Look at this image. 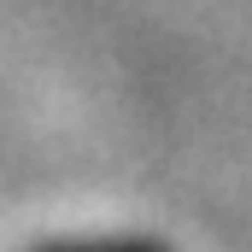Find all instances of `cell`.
<instances>
[{"instance_id": "cell-1", "label": "cell", "mask_w": 252, "mask_h": 252, "mask_svg": "<svg viewBox=\"0 0 252 252\" xmlns=\"http://www.w3.org/2000/svg\"><path fill=\"white\" fill-rule=\"evenodd\" d=\"M24 252H176L158 235H129V229H100V235H47L30 241Z\"/></svg>"}]
</instances>
